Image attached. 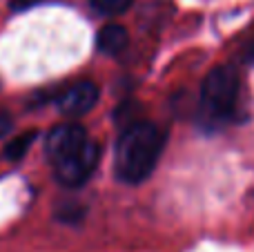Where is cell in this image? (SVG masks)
I'll return each mask as SVG.
<instances>
[{
	"instance_id": "6da1fadb",
	"label": "cell",
	"mask_w": 254,
	"mask_h": 252,
	"mask_svg": "<svg viewBox=\"0 0 254 252\" xmlns=\"http://www.w3.org/2000/svg\"><path fill=\"white\" fill-rule=\"evenodd\" d=\"M47 156L56 179L67 188H80L98 165V145L80 125H58L47 136Z\"/></svg>"
},
{
	"instance_id": "7a4b0ae2",
	"label": "cell",
	"mask_w": 254,
	"mask_h": 252,
	"mask_svg": "<svg viewBox=\"0 0 254 252\" xmlns=\"http://www.w3.org/2000/svg\"><path fill=\"white\" fill-rule=\"evenodd\" d=\"M165 147V134L149 121L129 123L116 143V177L123 183H140L154 172Z\"/></svg>"
},
{
	"instance_id": "3957f363",
	"label": "cell",
	"mask_w": 254,
	"mask_h": 252,
	"mask_svg": "<svg viewBox=\"0 0 254 252\" xmlns=\"http://www.w3.org/2000/svg\"><path fill=\"white\" fill-rule=\"evenodd\" d=\"M241 80L232 67H214L201 85V119L210 127H223L237 116Z\"/></svg>"
},
{
	"instance_id": "277c9868",
	"label": "cell",
	"mask_w": 254,
	"mask_h": 252,
	"mask_svg": "<svg viewBox=\"0 0 254 252\" xmlns=\"http://www.w3.org/2000/svg\"><path fill=\"white\" fill-rule=\"evenodd\" d=\"M98 101V87L92 80H78L71 83L67 89H63V94L58 96V110L69 119H78L85 116L87 112L94 110Z\"/></svg>"
},
{
	"instance_id": "5b68a950",
	"label": "cell",
	"mask_w": 254,
	"mask_h": 252,
	"mask_svg": "<svg viewBox=\"0 0 254 252\" xmlns=\"http://www.w3.org/2000/svg\"><path fill=\"white\" fill-rule=\"evenodd\" d=\"M96 47L101 54H107V56H116L127 47V31L125 27L116 25H105L96 36Z\"/></svg>"
},
{
	"instance_id": "8992f818",
	"label": "cell",
	"mask_w": 254,
	"mask_h": 252,
	"mask_svg": "<svg viewBox=\"0 0 254 252\" xmlns=\"http://www.w3.org/2000/svg\"><path fill=\"white\" fill-rule=\"evenodd\" d=\"M134 0H89L92 9L101 16H121L131 7Z\"/></svg>"
},
{
	"instance_id": "52a82bcc",
	"label": "cell",
	"mask_w": 254,
	"mask_h": 252,
	"mask_svg": "<svg viewBox=\"0 0 254 252\" xmlns=\"http://www.w3.org/2000/svg\"><path fill=\"white\" fill-rule=\"evenodd\" d=\"M34 136H36V134L27 132V134H20V136L13 138V141L7 145V150H4V156H7V161H11V163H13V161H20L22 156H25V152L29 150Z\"/></svg>"
},
{
	"instance_id": "ba28073f",
	"label": "cell",
	"mask_w": 254,
	"mask_h": 252,
	"mask_svg": "<svg viewBox=\"0 0 254 252\" xmlns=\"http://www.w3.org/2000/svg\"><path fill=\"white\" fill-rule=\"evenodd\" d=\"M11 127H13V121H11V116H9L4 110H0V138H2V136H7V134L11 132Z\"/></svg>"
},
{
	"instance_id": "9c48e42d",
	"label": "cell",
	"mask_w": 254,
	"mask_h": 252,
	"mask_svg": "<svg viewBox=\"0 0 254 252\" xmlns=\"http://www.w3.org/2000/svg\"><path fill=\"white\" fill-rule=\"evenodd\" d=\"M43 2V0H9V4H11V9H16V11H25V9L34 7V4Z\"/></svg>"
},
{
	"instance_id": "30bf717a",
	"label": "cell",
	"mask_w": 254,
	"mask_h": 252,
	"mask_svg": "<svg viewBox=\"0 0 254 252\" xmlns=\"http://www.w3.org/2000/svg\"><path fill=\"white\" fill-rule=\"evenodd\" d=\"M250 58H252V61H254V47L250 49Z\"/></svg>"
}]
</instances>
